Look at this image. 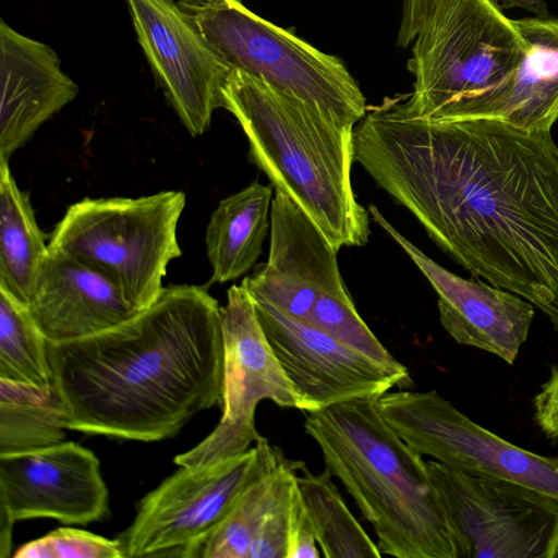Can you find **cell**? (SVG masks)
I'll list each match as a JSON object with an SVG mask.
<instances>
[{"label":"cell","mask_w":558,"mask_h":558,"mask_svg":"<svg viewBox=\"0 0 558 558\" xmlns=\"http://www.w3.org/2000/svg\"><path fill=\"white\" fill-rule=\"evenodd\" d=\"M0 82V159L5 160L80 92L50 46L19 33L3 19Z\"/></svg>","instance_id":"17"},{"label":"cell","mask_w":558,"mask_h":558,"mask_svg":"<svg viewBox=\"0 0 558 558\" xmlns=\"http://www.w3.org/2000/svg\"><path fill=\"white\" fill-rule=\"evenodd\" d=\"M47 348L27 305L0 288V378L52 385Z\"/></svg>","instance_id":"24"},{"label":"cell","mask_w":558,"mask_h":558,"mask_svg":"<svg viewBox=\"0 0 558 558\" xmlns=\"http://www.w3.org/2000/svg\"><path fill=\"white\" fill-rule=\"evenodd\" d=\"M518 23L530 49L502 121L525 130L553 129L558 120V19L523 17Z\"/></svg>","instance_id":"21"},{"label":"cell","mask_w":558,"mask_h":558,"mask_svg":"<svg viewBox=\"0 0 558 558\" xmlns=\"http://www.w3.org/2000/svg\"><path fill=\"white\" fill-rule=\"evenodd\" d=\"M185 201L182 191L86 197L66 209L48 247L100 272L142 312L160 295L169 263L182 254L177 228Z\"/></svg>","instance_id":"6"},{"label":"cell","mask_w":558,"mask_h":558,"mask_svg":"<svg viewBox=\"0 0 558 558\" xmlns=\"http://www.w3.org/2000/svg\"><path fill=\"white\" fill-rule=\"evenodd\" d=\"M47 350L70 430L156 441L222 404L221 306L207 287H163L125 323Z\"/></svg>","instance_id":"2"},{"label":"cell","mask_w":558,"mask_h":558,"mask_svg":"<svg viewBox=\"0 0 558 558\" xmlns=\"http://www.w3.org/2000/svg\"><path fill=\"white\" fill-rule=\"evenodd\" d=\"M68 417L53 385L0 378V456L64 441Z\"/></svg>","instance_id":"22"},{"label":"cell","mask_w":558,"mask_h":558,"mask_svg":"<svg viewBox=\"0 0 558 558\" xmlns=\"http://www.w3.org/2000/svg\"><path fill=\"white\" fill-rule=\"evenodd\" d=\"M14 558H123L118 539L74 527H59L33 539Z\"/></svg>","instance_id":"28"},{"label":"cell","mask_w":558,"mask_h":558,"mask_svg":"<svg viewBox=\"0 0 558 558\" xmlns=\"http://www.w3.org/2000/svg\"><path fill=\"white\" fill-rule=\"evenodd\" d=\"M338 250L289 196L275 191L268 258L241 286L255 301L306 322L317 298L343 284Z\"/></svg>","instance_id":"16"},{"label":"cell","mask_w":558,"mask_h":558,"mask_svg":"<svg viewBox=\"0 0 558 558\" xmlns=\"http://www.w3.org/2000/svg\"><path fill=\"white\" fill-rule=\"evenodd\" d=\"M223 335L222 415L216 428L174 458L179 466L210 465L246 452L262 437L255 426L258 403L307 412L258 319L252 296L231 286L221 306Z\"/></svg>","instance_id":"10"},{"label":"cell","mask_w":558,"mask_h":558,"mask_svg":"<svg viewBox=\"0 0 558 558\" xmlns=\"http://www.w3.org/2000/svg\"><path fill=\"white\" fill-rule=\"evenodd\" d=\"M28 311L48 342L86 338L137 312L108 278L81 260L49 248Z\"/></svg>","instance_id":"18"},{"label":"cell","mask_w":558,"mask_h":558,"mask_svg":"<svg viewBox=\"0 0 558 558\" xmlns=\"http://www.w3.org/2000/svg\"><path fill=\"white\" fill-rule=\"evenodd\" d=\"M460 558H557L558 501L532 488L426 461Z\"/></svg>","instance_id":"9"},{"label":"cell","mask_w":558,"mask_h":558,"mask_svg":"<svg viewBox=\"0 0 558 558\" xmlns=\"http://www.w3.org/2000/svg\"><path fill=\"white\" fill-rule=\"evenodd\" d=\"M274 192L271 184L253 181L219 202L205 234L211 282L238 279L255 266L270 231Z\"/></svg>","instance_id":"19"},{"label":"cell","mask_w":558,"mask_h":558,"mask_svg":"<svg viewBox=\"0 0 558 558\" xmlns=\"http://www.w3.org/2000/svg\"><path fill=\"white\" fill-rule=\"evenodd\" d=\"M378 398H360L307 412L306 434L325 466L353 497L383 555L460 558L426 461L380 414Z\"/></svg>","instance_id":"4"},{"label":"cell","mask_w":558,"mask_h":558,"mask_svg":"<svg viewBox=\"0 0 558 558\" xmlns=\"http://www.w3.org/2000/svg\"><path fill=\"white\" fill-rule=\"evenodd\" d=\"M181 7L232 68L315 106L341 124L355 126L366 114V99L339 57L260 17L240 0Z\"/></svg>","instance_id":"7"},{"label":"cell","mask_w":558,"mask_h":558,"mask_svg":"<svg viewBox=\"0 0 558 558\" xmlns=\"http://www.w3.org/2000/svg\"><path fill=\"white\" fill-rule=\"evenodd\" d=\"M530 49L495 0H436L408 61L405 109L429 120H502Z\"/></svg>","instance_id":"5"},{"label":"cell","mask_w":558,"mask_h":558,"mask_svg":"<svg viewBox=\"0 0 558 558\" xmlns=\"http://www.w3.org/2000/svg\"><path fill=\"white\" fill-rule=\"evenodd\" d=\"M284 459L276 469L251 484L205 542L203 558H250L257 529L272 498Z\"/></svg>","instance_id":"25"},{"label":"cell","mask_w":558,"mask_h":558,"mask_svg":"<svg viewBox=\"0 0 558 558\" xmlns=\"http://www.w3.org/2000/svg\"><path fill=\"white\" fill-rule=\"evenodd\" d=\"M319 556L314 526L295 484L290 512L287 558H318Z\"/></svg>","instance_id":"29"},{"label":"cell","mask_w":558,"mask_h":558,"mask_svg":"<svg viewBox=\"0 0 558 558\" xmlns=\"http://www.w3.org/2000/svg\"><path fill=\"white\" fill-rule=\"evenodd\" d=\"M521 8L531 13L536 17L545 19L548 17V10L544 0H501L502 9Z\"/></svg>","instance_id":"33"},{"label":"cell","mask_w":558,"mask_h":558,"mask_svg":"<svg viewBox=\"0 0 558 558\" xmlns=\"http://www.w3.org/2000/svg\"><path fill=\"white\" fill-rule=\"evenodd\" d=\"M305 323L387 368L410 375L407 366L384 347L362 319L344 283L324 291Z\"/></svg>","instance_id":"26"},{"label":"cell","mask_w":558,"mask_h":558,"mask_svg":"<svg viewBox=\"0 0 558 558\" xmlns=\"http://www.w3.org/2000/svg\"><path fill=\"white\" fill-rule=\"evenodd\" d=\"M222 96L247 138L250 161L275 191L301 207L338 251L365 245L371 216L352 185L354 126L234 68Z\"/></svg>","instance_id":"3"},{"label":"cell","mask_w":558,"mask_h":558,"mask_svg":"<svg viewBox=\"0 0 558 558\" xmlns=\"http://www.w3.org/2000/svg\"><path fill=\"white\" fill-rule=\"evenodd\" d=\"M284 459L262 436L233 459L181 466L140 500L132 523L117 538L123 558L201 557L241 494Z\"/></svg>","instance_id":"8"},{"label":"cell","mask_w":558,"mask_h":558,"mask_svg":"<svg viewBox=\"0 0 558 558\" xmlns=\"http://www.w3.org/2000/svg\"><path fill=\"white\" fill-rule=\"evenodd\" d=\"M181 5H198L208 0H175Z\"/></svg>","instance_id":"34"},{"label":"cell","mask_w":558,"mask_h":558,"mask_svg":"<svg viewBox=\"0 0 558 558\" xmlns=\"http://www.w3.org/2000/svg\"><path fill=\"white\" fill-rule=\"evenodd\" d=\"M253 301L262 327L306 402L307 412L352 399L379 398L396 386H412L410 375L387 368L271 304Z\"/></svg>","instance_id":"13"},{"label":"cell","mask_w":558,"mask_h":558,"mask_svg":"<svg viewBox=\"0 0 558 558\" xmlns=\"http://www.w3.org/2000/svg\"><path fill=\"white\" fill-rule=\"evenodd\" d=\"M108 497L98 458L74 441L0 456V506L15 521L86 525L108 514Z\"/></svg>","instance_id":"14"},{"label":"cell","mask_w":558,"mask_h":558,"mask_svg":"<svg viewBox=\"0 0 558 558\" xmlns=\"http://www.w3.org/2000/svg\"><path fill=\"white\" fill-rule=\"evenodd\" d=\"M296 485L312 520L315 536L326 558H372L383 554L349 510L331 473L315 474L305 465Z\"/></svg>","instance_id":"23"},{"label":"cell","mask_w":558,"mask_h":558,"mask_svg":"<svg viewBox=\"0 0 558 558\" xmlns=\"http://www.w3.org/2000/svg\"><path fill=\"white\" fill-rule=\"evenodd\" d=\"M48 254L28 194L0 159V288L28 305Z\"/></svg>","instance_id":"20"},{"label":"cell","mask_w":558,"mask_h":558,"mask_svg":"<svg viewBox=\"0 0 558 558\" xmlns=\"http://www.w3.org/2000/svg\"><path fill=\"white\" fill-rule=\"evenodd\" d=\"M533 408L541 429L558 439V366L551 367L549 378L533 399Z\"/></svg>","instance_id":"30"},{"label":"cell","mask_w":558,"mask_h":558,"mask_svg":"<svg viewBox=\"0 0 558 558\" xmlns=\"http://www.w3.org/2000/svg\"><path fill=\"white\" fill-rule=\"evenodd\" d=\"M367 210L435 290L440 323L448 335L460 344L489 352L513 364L527 339L534 305L478 278L466 279L449 271L400 233L375 205H369Z\"/></svg>","instance_id":"15"},{"label":"cell","mask_w":558,"mask_h":558,"mask_svg":"<svg viewBox=\"0 0 558 558\" xmlns=\"http://www.w3.org/2000/svg\"><path fill=\"white\" fill-rule=\"evenodd\" d=\"M377 407L416 453L470 475L532 488L558 501V458L501 438L436 390L386 392L377 399Z\"/></svg>","instance_id":"11"},{"label":"cell","mask_w":558,"mask_h":558,"mask_svg":"<svg viewBox=\"0 0 558 558\" xmlns=\"http://www.w3.org/2000/svg\"><path fill=\"white\" fill-rule=\"evenodd\" d=\"M553 129L429 120L400 98L354 126L355 161L473 277L531 302L558 332V145Z\"/></svg>","instance_id":"1"},{"label":"cell","mask_w":558,"mask_h":558,"mask_svg":"<svg viewBox=\"0 0 558 558\" xmlns=\"http://www.w3.org/2000/svg\"><path fill=\"white\" fill-rule=\"evenodd\" d=\"M305 465L289 460L280 470L278 482L257 529L250 558H287L289 523L298 472Z\"/></svg>","instance_id":"27"},{"label":"cell","mask_w":558,"mask_h":558,"mask_svg":"<svg viewBox=\"0 0 558 558\" xmlns=\"http://www.w3.org/2000/svg\"><path fill=\"white\" fill-rule=\"evenodd\" d=\"M436 0H403L401 22L397 36L399 47L412 45Z\"/></svg>","instance_id":"31"},{"label":"cell","mask_w":558,"mask_h":558,"mask_svg":"<svg viewBox=\"0 0 558 558\" xmlns=\"http://www.w3.org/2000/svg\"><path fill=\"white\" fill-rule=\"evenodd\" d=\"M137 41L182 124L203 135L233 68L215 50L175 0H125Z\"/></svg>","instance_id":"12"},{"label":"cell","mask_w":558,"mask_h":558,"mask_svg":"<svg viewBox=\"0 0 558 558\" xmlns=\"http://www.w3.org/2000/svg\"><path fill=\"white\" fill-rule=\"evenodd\" d=\"M14 522L15 520L9 511L0 506V558H5L10 555Z\"/></svg>","instance_id":"32"}]
</instances>
